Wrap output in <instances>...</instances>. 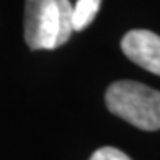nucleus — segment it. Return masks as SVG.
Masks as SVG:
<instances>
[{
  "mask_svg": "<svg viewBox=\"0 0 160 160\" xmlns=\"http://www.w3.org/2000/svg\"><path fill=\"white\" fill-rule=\"evenodd\" d=\"M101 0H77L74 5V26L75 31H82L88 26L100 12Z\"/></svg>",
  "mask_w": 160,
  "mask_h": 160,
  "instance_id": "obj_4",
  "label": "nucleus"
},
{
  "mask_svg": "<svg viewBox=\"0 0 160 160\" xmlns=\"http://www.w3.org/2000/svg\"><path fill=\"white\" fill-rule=\"evenodd\" d=\"M74 26V7L69 0H26L25 41L30 49H56L69 41Z\"/></svg>",
  "mask_w": 160,
  "mask_h": 160,
  "instance_id": "obj_1",
  "label": "nucleus"
},
{
  "mask_svg": "<svg viewBox=\"0 0 160 160\" xmlns=\"http://www.w3.org/2000/svg\"><path fill=\"white\" fill-rule=\"evenodd\" d=\"M121 49L139 67L160 75V36L149 30H131L121 39Z\"/></svg>",
  "mask_w": 160,
  "mask_h": 160,
  "instance_id": "obj_3",
  "label": "nucleus"
},
{
  "mask_svg": "<svg viewBox=\"0 0 160 160\" xmlns=\"http://www.w3.org/2000/svg\"><path fill=\"white\" fill-rule=\"evenodd\" d=\"M90 160H131V158L116 147H101L93 152Z\"/></svg>",
  "mask_w": 160,
  "mask_h": 160,
  "instance_id": "obj_5",
  "label": "nucleus"
},
{
  "mask_svg": "<svg viewBox=\"0 0 160 160\" xmlns=\"http://www.w3.org/2000/svg\"><path fill=\"white\" fill-rule=\"evenodd\" d=\"M106 106L113 114L142 131L160 129V92L150 87L118 80L106 90Z\"/></svg>",
  "mask_w": 160,
  "mask_h": 160,
  "instance_id": "obj_2",
  "label": "nucleus"
}]
</instances>
